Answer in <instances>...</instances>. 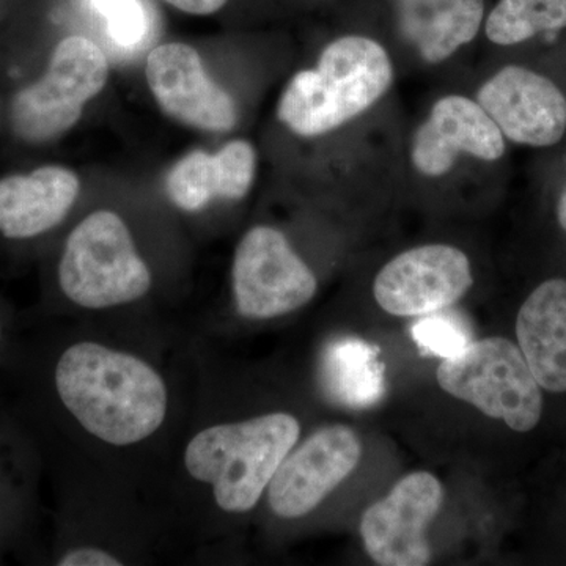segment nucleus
Returning a JSON list of instances; mask_svg holds the SVG:
<instances>
[{
	"label": "nucleus",
	"mask_w": 566,
	"mask_h": 566,
	"mask_svg": "<svg viewBox=\"0 0 566 566\" xmlns=\"http://www.w3.org/2000/svg\"><path fill=\"white\" fill-rule=\"evenodd\" d=\"M80 178L61 166L0 180V234L6 240L39 238L61 226L77 196Z\"/></svg>",
	"instance_id": "obj_14"
},
{
	"label": "nucleus",
	"mask_w": 566,
	"mask_h": 566,
	"mask_svg": "<svg viewBox=\"0 0 566 566\" xmlns=\"http://www.w3.org/2000/svg\"><path fill=\"white\" fill-rule=\"evenodd\" d=\"M104 22L107 39L118 50L136 51L150 39L151 20L140 0H85Z\"/></svg>",
	"instance_id": "obj_21"
},
{
	"label": "nucleus",
	"mask_w": 566,
	"mask_h": 566,
	"mask_svg": "<svg viewBox=\"0 0 566 566\" xmlns=\"http://www.w3.org/2000/svg\"><path fill=\"white\" fill-rule=\"evenodd\" d=\"M148 85L169 117L203 132H230L238 122L230 93L208 76L199 52L185 43L155 48L147 59Z\"/></svg>",
	"instance_id": "obj_12"
},
{
	"label": "nucleus",
	"mask_w": 566,
	"mask_h": 566,
	"mask_svg": "<svg viewBox=\"0 0 566 566\" xmlns=\"http://www.w3.org/2000/svg\"><path fill=\"white\" fill-rule=\"evenodd\" d=\"M11 334H13V331H11L10 318H6L0 312V357L10 344Z\"/></svg>",
	"instance_id": "obj_24"
},
{
	"label": "nucleus",
	"mask_w": 566,
	"mask_h": 566,
	"mask_svg": "<svg viewBox=\"0 0 566 566\" xmlns=\"http://www.w3.org/2000/svg\"><path fill=\"white\" fill-rule=\"evenodd\" d=\"M476 103L506 139L527 147H551L565 136L566 96L549 77L510 65L490 77Z\"/></svg>",
	"instance_id": "obj_11"
},
{
	"label": "nucleus",
	"mask_w": 566,
	"mask_h": 566,
	"mask_svg": "<svg viewBox=\"0 0 566 566\" xmlns=\"http://www.w3.org/2000/svg\"><path fill=\"white\" fill-rule=\"evenodd\" d=\"M442 390L499 419L517 433L534 430L543 415L542 387L520 346L504 337L472 342L438 368Z\"/></svg>",
	"instance_id": "obj_5"
},
{
	"label": "nucleus",
	"mask_w": 566,
	"mask_h": 566,
	"mask_svg": "<svg viewBox=\"0 0 566 566\" xmlns=\"http://www.w3.org/2000/svg\"><path fill=\"white\" fill-rule=\"evenodd\" d=\"M318 281L281 230L252 227L234 251L233 304L252 322L281 318L314 300Z\"/></svg>",
	"instance_id": "obj_7"
},
{
	"label": "nucleus",
	"mask_w": 566,
	"mask_h": 566,
	"mask_svg": "<svg viewBox=\"0 0 566 566\" xmlns=\"http://www.w3.org/2000/svg\"><path fill=\"white\" fill-rule=\"evenodd\" d=\"M107 77L109 62L98 44L82 35L66 36L52 52L46 74L14 95V133L31 144L57 139L80 122L85 103L103 91Z\"/></svg>",
	"instance_id": "obj_6"
},
{
	"label": "nucleus",
	"mask_w": 566,
	"mask_h": 566,
	"mask_svg": "<svg viewBox=\"0 0 566 566\" xmlns=\"http://www.w3.org/2000/svg\"><path fill=\"white\" fill-rule=\"evenodd\" d=\"M301 434L300 420L286 411L243 419L205 412L189 428L178 455L181 483L211 523L216 515H248Z\"/></svg>",
	"instance_id": "obj_2"
},
{
	"label": "nucleus",
	"mask_w": 566,
	"mask_h": 566,
	"mask_svg": "<svg viewBox=\"0 0 566 566\" xmlns=\"http://www.w3.org/2000/svg\"><path fill=\"white\" fill-rule=\"evenodd\" d=\"M505 153V137L479 103L461 95L436 102L412 140V164L424 177H442L460 156L493 163Z\"/></svg>",
	"instance_id": "obj_13"
},
{
	"label": "nucleus",
	"mask_w": 566,
	"mask_h": 566,
	"mask_svg": "<svg viewBox=\"0 0 566 566\" xmlns=\"http://www.w3.org/2000/svg\"><path fill=\"white\" fill-rule=\"evenodd\" d=\"M57 286L71 307L107 312L145 300L153 274L120 216L99 210L82 219L66 238Z\"/></svg>",
	"instance_id": "obj_4"
},
{
	"label": "nucleus",
	"mask_w": 566,
	"mask_h": 566,
	"mask_svg": "<svg viewBox=\"0 0 566 566\" xmlns=\"http://www.w3.org/2000/svg\"><path fill=\"white\" fill-rule=\"evenodd\" d=\"M566 28V0H499L488 17L485 31L499 46H513L538 33Z\"/></svg>",
	"instance_id": "obj_20"
},
{
	"label": "nucleus",
	"mask_w": 566,
	"mask_h": 566,
	"mask_svg": "<svg viewBox=\"0 0 566 566\" xmlns=\"http://www.w3.org/2000/svg\"><path fill=\"white\" fill-rule=\"evenodd\" d=\"M557 219L558 223L562 226V229H564L566 232V189L565 192L562 193L560 200H558Z\"/></svg>",
	"instance_id": "obj_25"
},
{
	"label": "nucleus",
	"mask_w": 566,
	"mask_h": 566,
	"mask_svg": "<svg viewBox=\"0 0 566 566\" xmlns=\"http://www.w3.org/2000/svg\"><path fill=\"white\" fill-rule=\"evenodd\" d=\"M520 349L539 387L566 392V279L536 286L516 318Z\"/></svg>",
	"instance_id": "obj_16"
},
{
	"label": "nucleus",
	"mask_w": 566,
	"mask_h": 566,
	"mask_svg": "<svg viewBox=\"0 0 566 566\" xmlns=\"http://www.w3.org/2000/svg\"><path fill=\"white\" fill-rule=\"evenodd\" d=\"M392 81V61L378 41L342 36L324 48L315 70L290 81L277 117L297 136H322L375 106Z\"/></svg>",
	"instance_id": "obj_3"
},
{
	"label": "nucleus",
	"mask_w": 566,
	"mask_h": 566,
	"mask_svg": "<svg viewBox=\"0 0 566 566\" xmlns=\"http://www.w3.org/2000/svg\"><path fill=\"white\" fill-rule=\"evenodd\" d=\"M446 308L422 315L412 326V338L422 352L442 360L455 359L474 342L471 326L463 316Z\"/></svg>",
	"instance_id": "obj_22"
},
{
	"label": "nucleus",
	"mask_w": 566,
	"mask_h": 566,
	"mask_svg": "<svg viewBox=\"0 0 566 566\" xmlns=\"http://www.w3.org/2000/svg\"><path fill=\"white\" fill-rule=\"evenodd\" d=\"M363 457L359 436L348 424H326L297 442L268 486V506L282 521L314 513L352 475Z\"/></svg>",
	"instance_id": "obj_8"
},
{
	"label": "nucleus",
	"mask_w": 566,
	"mask_h": 566,
	"mask_svg": "<svg viewBox=\"0 0 566 566\" xmlns=\"http://www.w3.org/2000/svg\"><path fill=\"white\" fill-rule=\"evenodd\" d=\"M21 382V406L7 411L36 449L59 436L104 453H137L175 422V385L140 346L74 333L22 346L11 334L0 357Z\"/></svg>",
	"instance_id": "obj_1"
},
{
	"label": "nucleus",
	"mask_w": 566,
	"mask_h": 566,
	"mask_svg": "<svg viewBox=\"0 0 566 566\" xmlns=\"http://www.w3.org/2000/svg\"><path fill=\"white\" fill-rule=\"evenodd\" d=\"M255 166V150L245 140L230 142L216 153H188L167 175V196L191 212L216 199L241 200L251 191Z\"/></svg>",
	"instance_id": "obj_15"
},
{
	"label": "nucleus",
	"mask_w": 566,
	"mask_h": 566,
	"mask_svg": "<svg viewBox=\"0 0 566 566\" xmlns=\"http://www.w3.org/2000/svg\"><path fill=\"white\" fill-rule=\"evenodd\" d=\"M41 464L29 434L9 412L0 411V558L31 523Z\"/></svg>",
	"instance_id": "obj_17"
},
{
	"label": "nucleus",
	"mask_w": 566,
	"mask_h": 566,
	"mask_svg": "<svg viewBox=\"0 0 566 566\" xmlns=\"http://www.w3.org/2000/svg\"><path fill=\"white\" fill-rule=\"evenodd\" d=\"M444 504V488L430 472L408 474L381 501L365 510L360 538L365 553L382 566L430 564L428 527Z\"/></svg>",
	"instance_id": "obj_9"
},
{
	"label": "nucleus",
	"mask_w": 566,
	"mask_h": 566,
	"mask_svg": "<svg viewBox=\"0 0 566 566\" xmlns=\"http://www.w3.org/2000/svg\"><path fill=\"white\" fill-rule=\"evenodd\" d=\"M178 10L191 14H212L226 6L227 0H166Z\"/></svg>",
	"instance_id": "obj_23"
},
{
	"label": "nucleus",
	"mask_w": 566,
	"mask_h": 566,
	"mask_svg": "<svg viewBox=\"0 0 566 566\" xmlns=\"http://www.w3.org/2000/svg\"><path fill=\"white\" fill-rule=\"evenodd\" d=\"M398 25L428 63H441L471 43L485 17L483 0H395Z\"/></svg>",
	"instance_id": "obj_18"
},
{
	"label": "nucleus",
	"mask_w": 566,
	"mask_h": 566,
	"mask_svg": "<svg viewBox=\"0 0 566 566\" xmlns=\"http://www.w3.org/2000/svg\"><path fill=\"white\" fill-rule=\"evenodd\" d=\"M471 262L449 244H427L395 256L375 279L376 303L395 316L442 311L471 290Z\"/></svg>",
	"instance_id": "obj_10"
},
{
	"label": "nucleus",
	"mask_w": 566,
	"mask_h": 566,
	"mask_svg": "<svg viewBox=\"0 0 566 566\" xmlns=\"http://www.w3.org/2000/svg\"><path fill=\"white\" fill-rule=\"evenodd\" d=\"M318 381L331 403L356 411L374 408L386 395L385 365L378 349L353 335L324 346Z\"/></svg>",
	"instance_id": "obj_19"
}]
</instances>
